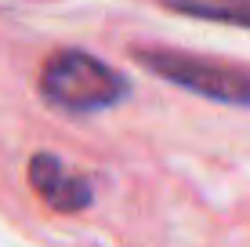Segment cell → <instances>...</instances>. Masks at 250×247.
<instances>
[{
    "instance_id": "obj_1",
    "label": "cell",
    "mask_w": 250,
    "mask_h": 247,
    "mask_svg": "<svg viewBox=\"0 0 250 247\" xmlns=\"http://www.w3.org/2000/svg\"><path fill=\"white\" fill-rule=\"evenodd\" d=\"M40 95L65 113H98L131 95V80L87 51H55L40 69Z\"/></svg>"
},
{
    "instance_id": "obj_2",
    "label": "cell",
    "mask_w": 250,
    "mask_h": 247,
    "mask_svg": "<svg viewBox=\"0 0 250 247\" xmlns=\"http://www.w3.org/2000/svg\"><path fill=\"white\" fill-rule=\"evenodd\" d=\"M131 58L152 76L170 80L185 91H196L210 102L250 106V73L239 69V66H221V62H210V58L167 51V47H134Z\"/></svg>"
},
{
    "instance_id": "obj_3",
    "label": "cell",
    "mask_w": 250,
    "mask_h": 247,
    "mask_svg": "<svg viewBox=\"0 0 250 247\" xmlns=\"http://www.w3.org/2000/svg\"><path fill=\"white\" fill-rule=\"evenodd\" d=\"M29 185L40 193L44 203H51L55 211H65V215L91 207V200H94L91 182L73 175L55 153H37L29 160Z\"/></svg>"
},
{
    "instance_id": "obj_4",
    "label": "cell",
    "mask_w": 250,
    "mask_h": 247,
    "mask_svg": "<svg viewBox=\"0 0 250 247\" xmlns=\"http://www.w3.org/2000/svg\"><path fill=\"white\" fill-rule=\"evenodd\" d=\"M167 11L188 15L203 22H225V25H243L250 29V0H160Z\"/></svg>"
}]
</instances>
